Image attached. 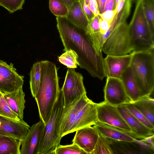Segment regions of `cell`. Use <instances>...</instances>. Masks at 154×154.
Masks as SVG:
<instances>
[{
  "label": "cell",
  "instance_id": "cell-3",
  "mask_svg": "<svg viewBox=\"0 0 154 154\" xmlns=\"http://www.w3.org/2000/svg\"><path fill=\"white\" fill-rule=\"evenodd\" d=\"M154 50L131 53L130 66L141 97L149 96L154 91Z\"/></svg>",
  "mask_w": 154,
  "mask_h": 154
},
{
  "label": "cell",
  "instance_id": "cell-38",
  "mask_svg": "<svg viewBox=\"0 0 154 154\" xmlns=\"http://www.w3.org/2000/svg\"><path fill=\"white\" fill-rule=\"evenodd\" d=\"M98 5V11L100 14L103 12L106 0H96Z\"/></svg>",
  "mask_w": 154,
  "mask_h": 154
},
{
  "label": "cell",
  "instance_id": "cell-8",
  "mask_svg": "<svg viewBox=\"0 0 154 154\" xmlns=\"http://www.w3.org/2000/svg\"><path fill=\"white\" fill-rule=\"evenodd\" d=\"M96 109L98 122L129 132L136 138L119 112L117 106L104 101L96 103Z\"/></svg>",
  "mask_w": 154,
  "mask_h": 154
},
{
  "label": "cell",
  "instance_id": "cell-24",
  "mask_svg": "<svg viewBox=\"0 0 154 154\" xmlns=\"http://www.w3.org/2000/svg\"><path fill=\"white\" fill-rule=\"evenodd\" d=\"M22 141L0 134V154H20Z\"/></svg>",
  "mask_w": 154,
  "mask_h": 154
},
{
  "label": "cell",
  "instance_id": "cell-12",
  "mask_svg": "<svg viewBox=\"0 0 154 154\" xmlns=\"http://www.w3.org/2000/svg\"><path fill=\"white\" fill-rule=\"evenodd\" d=\"M45 124L40 120L30 127L22 141L20 154H38Z\"/></svg>",
  "mask_w": 154,
  "mask_h": 154
},
{
  "label": "cell",
  "instance_id": "cell-1",
  "mask_svg": "<svg viewBox=\"0 0 154 154\" xmlns=\"http://www.w3.org/2000/svg\"><path fill=\"white\" fill-rule=\"evenodd\" d=\"M57 26L64 51H74L79 66L92 76L103 80L106 75L104 58L97 52L86 31L74 25L65 17H57Z\"/></svg>",
  "mask_w": 154,
  "mask_h": 154
},
{
  "label": "cell",
  "instance_id": "cell-37",
  "mask_svg": "<svg viewBox=\"0 0 154 154\" xmlns=\"http://www.w3.org/2000/svg\"><path fill=\"white\" fill-rule=\"evenodd\" d=\"M115 8V0H106L103 12L112 10Z\"/></svg>",
  "mask_w": 154,
  "mask_h": 154
},
{
  "label": "cell",
  "instance_id": "cell-36",
  "mask_svg": "<svg viewBox=\"0 0 154 154\" xmlns=\"http://www.w3.org/2000/svg\"><path fill=\"white\" fill-rule=\"evenodd\" d=\"M82 9L89 21L94 16L90 9L88 5L85 2L84 0H79Z\"/></svg>",
  "mask_w": 154,
  "mask_h": 154
},
{
  "label": "cell",
  "instance_id": "cell-42",
  "mask_svg": "<svg viewBox=\"0 0 154 154\" xmlns=\"http://www.w3.org/2000/svg\"><path fill=\"white\" fill-rule=\"evenodd\" d=\"M66 4L69 8L74 3L79 1V0H62Z\"/></svg>",
  "mask_w": 154,
  "mask_h": 154
},
{
  "label": "cell",
  "instance_id": "cell-34",
  "mask_svg": "<svg viewBox=\"0 0 154 154\" xmlns=\"http://www.w3.org/2000/svg\"><path fill=\"white\" fill-rule=\"evenodd\" d=\"M116 14V8L112 10L103 12L100 14V16L111 24L114 17Z\"/></svg>",
  "mask_w": 154,
  "mask_h": 154
},
{
  "label": "cell",
  "instance_id": "cell-43",
  "mask_svg": "<svg viewBox=\"0 0 154 154\" xmlns=\"http://www.w3.org/2000/svg\"><path fill=\"white\" fill-rule=\"evenodd\" d=\"M88 4L94 7L98 10L97 4L96 0H89Z\"/></svg>",
  "mask_w": 154,
  "mask_h": 154
},
{
  "label": "cell",
  "instance_id": "cell-19",
  "mask_svg": "<svg viewBox=\"0 0 154 154\" xmlns=\"http://www.w3.org/2000/svg\"><path fill=\"white\" fill-rule=\"evenodd\" d=\"M3 95L11 110L20 119H23L26 100L23 87L17 91Z\"/></svg>",
  "mask_w": 154,
  "mask_h": 154
},
{
  "label": "cell",
  "instance_id": "cell-39",
  "mask_svg": "<svg viewBox=\"0 0 154 154\" xmlns=\"http://www.w3.org/2000/svg\"><path fill=\"white\" fill-rule=\"evenodd\" d=\"M154 135L149 137L141 139L140 141L142 142H146L147 143H149L151 145V146L152 149H154V143H153V139Z\"/></svg>",
  "mask_w": 154,
  "mask_h": 154
},
{
  "label": "cell",
  "instance_id": "cell-40",
  "mask_svg": "<svg viewBox=\"0 0 154 154\" xmlns=\"http://www.w3.org/2000/svg\"><path fill=\"white\" fill-rule=\"evenodd\" d=\"M126 0H120L116 7V14H118L122 9L125 3Z\"/></svg>",
  "mask_w": 154,
  "mask_h": 154
},
{
  "label": "cell",
  "instance_id": "cell-5",
  "mask_svg": "<svg viewBox=\"0 0 154 154\" xmlns=\"http://www.w3.org/2000/svg\"><path fill=\"white\" fill-rule=\"evenodd\" d=\"M63 108V97L61 90L50 116L45 125L43 134L38 154H55L62 138L57 134L59 123Z\"/></svg>",
  "mask_w": 154,
  "mask_h": 154
},
{
  "label": "cell",
  "instance_id": "cell-9",
  "mask_svg": "<svg viewBox=\"0 0 154 154\" xmlns=\"http://www.w3.org/2000/svg\"><path fill=\"white\" fill-rule=\"evenodd\" d=\"M24 78L18 73L13 63L8 64L0 59V92L3 94L23 87Z\"/></svg>",
  "mask_w": 154,
  "mask_h": 154
},
{
  "label": "cell",
  "instance_id": "cell-30",
  "mask_svg": "<svg viewBox=\"0 0 154 154\" xmlns=\"http://www.w3.org/2000/svg\"><path fill=\"white\" fill-rule=\"evenodd\" d=\"M55 154H85V152L78 145L72 143L66 145H60L54 151Z\"/></svg>",
  "mask_w": 154,
  "mask_h": 154
},
{
  "label": "cell",
  "instance_id": "cell-32",
  "mask_svg": "<svg viewBox=\"0 0 154 154\" xmlns=\"http://www.w3.org/2000/svg\"><path fill=\"white\" fill-rule=\"evenodd\" d=\"M140 121L149 128L154 130V126L130 102L123 104Z\"/></svg>",
  "mask_w": 154,
  "mask_h": 154
},
{
  "label": "cell",
  "instance_id": "cell-25",
  "mask_svg": "<svg viewBox=\"0 0 154 154\" xmlns=\"http://www.w3.org/2000/svg\"><path fill=\"white\" fill-rule=\"evenodd\" d=\"M41 75L40 62H37L33 64L29 73L30 88L32 95L34 98L38 90Z\"/></svg>",
  "mask_w": 154,
  "mask_h": 154
},
{
  "label": "cell",
  "instance_id": "cell-27",
  "mask_svg": "<svg viewBox=\"0 0 154 154\" xmlns=\"http://www.w3.org/2000/svg\"><path fill=\"white\" fill-rule=\"evenodd\" d=\"M144 12L152 35L154 37V0H142Z\"/></svg>",
  "mask_w": 154,
  "mask_h": 154
},
{
  "label": "cell",
  "instance_id": "cell-16",
  "mask_svg": "<svg viewBox=\"0 0 154 154\" xmlns=\"http://www.w3.org/2000/svg\"><path fill=\"white\" fill-rule=\"evenodd\" d=\"M117 107L136 138L142 139L154 135V130L149 128L140 121L124 104L118 106Z\"/></svg>",
  "mask_w": 154,
  "mask_h": 154
},
{
  "label": "cell",
  "instance_id": "cell-11",
  "mask_svg": "<svg viewBox=\"0 0 154 154\" xmlns=\"http://www.w3.org/2000/svg\"><path fill=\"white\" fill-rule=\"evenodd\" d=\"M104 91L105 101L112 105L117 106L131 102L120 79L107 77Z\"/></svg>",
  "mask_w": 154,
  "mask_h": 154
},
{
  "label": "cell",
  "instance_id": "cell-29",
  "mask_svg": "<svg viewBox=\"0 0 154 154\" xmlns=\"http://www.w3.org/2000/svg\"><path fill=\"white\" fill-rule=\"evenodd\" d=\"M113 151L107 139L99 134L94 149L91 154H113Z\"/></svg>",
  "mask_w": 154,
  "mask_h": 154
},
{
  "label": "cell",
  "instance_id": "cell-26",
  "mask_svg": "<svg viewBox=\"0 0 154 154\" xmlns=\"http://www.w3.org/2000/svg\"><path fill=\"white\" fill-rule=\"evenodd\" d=\"M58 57L59 62L68 68L75 69L79 65L78 56L76 53L72 49L66 50Z\"/></svg>",
  "mask_w": 154,
  "mask_h": 154
},
{
  "label": "cell",
  "instance_id": "cell-20",
  "mask_svg": "<svg viewBox=\"0 0 154 154\" xmlns=\"http://www.w3.org/2000/svg\"><path fill=\"white\" fill-rule=\"evenodd\" d=\"M120 79L130 102L136 101L141 98L130 66L123 73Z\"/></svg>",
  "mask_w": 154,
  "mask_h": 154
},
{
  "label": "cell",
  "instance_id": "cell-2",
  "mask_svg": "<svg viewBox=\"0 0 154 154\" xmlns=\"http://www.w3.org/2000/svg\"><path fill=\"white\" fill-rule=\"evenodd\" d=\"M40 62L41 79L38 91L34 98L40 120L46 124L60 92L58 68L48 60Z\"/></svg>",
  "mask_w": 154,
  "mask_h": 154
},
{
  "label": "cell",
  "instance_id": "cell-4",
  "mask_svg": "<svg viewBox=\"0 0 154 154\" xmlns=\"http://www.w3.org/2000/svg\"><path fill=\"white\" fill-rule=\"evenodd\" d=\"M128 31L132 52L144 51L154 48L152 35L143 9L142 0H137Z\"/></svg>",
  "mask_w": 154,
  "mask_h": 154
},
{
  "label": "cell",
  "instance_id": "cell-23",
  "mask_svg": "<svg viewBox=\"0 0 154 154\" xmlns=\"http://www.w3.org/2000/svg\"><path fill=\"white\" fill-rule=\"evenodd\" d=\"M131 103L154 126V100L149 96L142 97Z\"/></svg>",
  "mask_w": 154,
  "mask_h": 154
},
{
  "label": "cell",
  "instance_id": "cell-41",
  "mask_svg": "<svg viewBox=\"0 0 154 154\" xmlns=\"http://www.w3.org/2000/svg\"><path fill=\"white\" fill-rule=\"evenodd\" d=\"M88 5L94 16H97L100 15V14L98 10L97 9L95 8L94 7L88 4Z\"/></svg>",
  "mask_w": 154,
  "mask_h": 154
},
{
  "label": "cell",
  "instance_id": "cell-13",
  "mask_svg": "<svg viewBox=\"0 0 154 154\" xmlns=\"http://www.w3.org/2000/svg\"><path fill=\"white\" fill-rule=\"evenodd\" d=\"M30 128L23 119L18 121L0 115V134L22 141Z\"/></svg>",
  "mask_w": 154,
  "mask_h": 154
},
{
  "label": "cell",
  "instance_id": "cell-21",
  "mask_svg": "<svg viewBox=\"0 0 154 154\" xmlns=\"http://www.w3.org/2000/svg\"><path fill=\"white\" fill-rule=\"evenodd\" d=\"M65 17L77 27L85 31L86 30L89 20L79 1L74 3L71 6Z\"/></svg>",
  "mask_w": 154,
  "mask_h": 154
},
{
  "label": "cell",
  "instance_id": "cell-44",
  "mask_svg": "<svg viewBox=\"0 0 154 154\" xmlns=\"http://www.w3.org/2000/svg\"><path fill=\"white\" fill-rule=\"evenodd\" d=\"M120 0H115L116 8L118 5Z\"/></svg>",
  "mask_w": 154,
  "mask_h": 154
},
{
  "label": "cell",
  "instance_id": "cell-14",
  "mask_svg": "<svg viewBox=\"0 0 154 154\" xmlns=\"http://www.w3.org/2000/svg\"><path fill=\"white\" fill-rule=\"evenodd\" d=\"M132 54L121 56L107 55L104 58L106 76L121 79L123 73L130 66Z\"/></svg>",
  "mask_w": 154,
  "mask_h": 154
},
{
  "label": "cell",
  "instance_id": "cell-33",
  "mask_svg": "<svg viewBox=\"0 0 154 154\" xmlns=\"http://www.w3.org/2000/svg\"><path fill=\"white\" fill-rule=\"evenodd\" d=\"M25 0H0V6H2L10 13L22 9Z\"/></svg>",
  "mask_w": 154,
  "mask_h": 154
},
{
  "label": "cell",
  "instance_id": "cell-6",
  "mask_svg": "<svg viewBox=\"0 0 154 154\" xmlns=\"http://www.w3.org/2000/svg\"><path fill=\"white\" fill-rule=\"evenodd\" d=\"M102 51L107 55L121 56L132 51L128 31L125 21L117 26L103 43Z\"/></svg>",
  "mask_w": 154,
  "mask_h": 154
},
{
  "label": "cell",
  "instance_id": "cell-28",
  "mask_svg": "<svg viewBox=\"0 0 154 154\" xmlns=\"http://www.w3.org/2000/svg\"><path fill=\"white\" fill-rule=\"evenodd\" d=\"M49 7L57 17H66L69 11L68 7L62 0H49Z\"/></svg>",
  "mask_w": 154,
  "mask_h": 154
},
{
  "label": "cell",
  "instance_id": "cell-7",
  "mask_svg": "<svg viewBox=\"0 0 154 154\" xmlns=\"http://www.w3.org/2000/svg\"><path fill=\"white\" fill-rule=\"evenodd\" d=\"M63 107H66L86 94L82 74L68 68L62 88Z\"/></svg>",
  "mask_w": 154,
  "mask_h": 154
},
{
  "label": "cell",
  "instance_id": "cell-45",
  "mask_svg": "<svg viewBox=\"0 0 154 154\" xmlns=\"http://www.w3.org/2000/svg\"><path fill=\"white\" fill-rule=\"evenodd\" d=\"M86 4L87 5H88L89 3V0H84Z\"/></svg>",
  "mask_w": 154,
  "mask_h": 154
},
{
  "label": "cell",
  "instance_id": "cell-15",
  "mask_svg": "<svg viewBox=\"0 0 154 154\" xmlns=\"http://www.w3.org/2000/svg\"><path fill=\"white\" fill-rule=\"evenodd\" d=\"M72 142L87 154L94 150L99 134L93 126H88L77 130Z\"/></svg>",
  "mask_w": 154,
  "mask_h": 154
},
{
  "label": "cell",
  "instance_id": "cell-17",
  "mask_svg": "<svg viewBox=\"0 0 154 154\" xmlns=\"http://www.w3.org/2000/svg\"><path fill=\"white\" fill-rule=\"evenodd\" d=\"M97 121L96 103L91 100L78 112L69 133L80 128L94 125Z\"/></svg>",
  "mask_w": 154,
  "mask_h": 154
},
{
  "label": "cell",
  "instance_id": "cell-35",
  "mask_svg": "<svg viewBox=\"0 0 154 154\" xmlns=\"http://www.w3.org/2000/svg\"><path fill=\"white\" fill-rule=\"evenodd\" d=\"M100 27L101 33L103 36L104 35L109 29L110 24L107 21L99 15Z\"/></svg>",
  "mask_w": 154,
  "mask_h": 154
},
{
  "label": "cell",
  "instance_id": "cell-18",
  "mask_svg": "<svg viewBox=\"0 0 154 154\" xmlns=\"http://www.w3.org/2000/svg\"><path fill=\"white\" fill-rule=\"evenodd\" d=\"M93 127L100 134L107 138L127 142L138 141L137 139L131 133L98 121Z\"/></svg>",
  "mask_w": 154,
  "mask_h": 154
},
{
  "label": "cell",
  "instance_id": "cell-10",
  "mask_svg": "<svg viewBox=\"0 0 154 154\" xmlns=\"http://www.w3.org/2000/svg\"><path fill=\"white\" fill-rule=\"evenodd\" d=\"M90 100L86 94L69 105L63 107L58 128L57 134L59 136L62 138L69 134L71 127L78 112Z\"/></svg>",
  "mask_w": 154,
  "mask_h": 154
},
{
  "label": "cell",
  "instance_id": "cell-31",
  "mask_svg": "<svg viewBox=\"0 0 154 154\" xmlns=\"http://www.w3.org/2000/svg\"><path fill=\"white\" fill-rule=\"evenodd\" d=\"M0 115L18 121L22 119L11 110L4 98L3 94L0 92Z\"/></svg>",
  "mask_w": 154,
  "mask_h": 154
},
{
  "label": "cell",
  "instance_id": "cell-22",
  "mask_svg": "<svg viewBox=\"0 0 154 154\" xmlns=\"http://www.w3.org/2000/svg\"><path fill=\"white\" fill-rule=\"evenodd\" d=\"M86 32L97 53H102V35L99 25L98 16H94L88 22Z\"/></svg>",
  "mask_w": 154,
  "mask_h": 154
}]
</instances>
